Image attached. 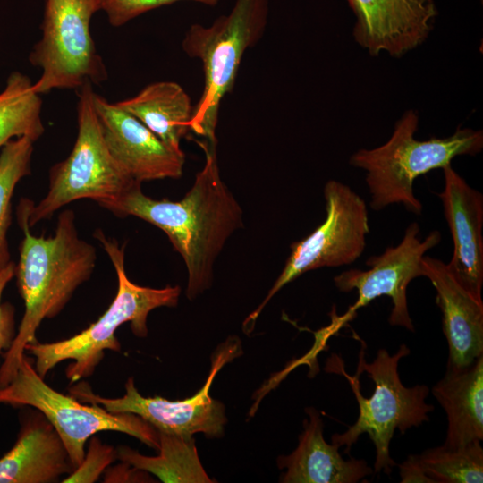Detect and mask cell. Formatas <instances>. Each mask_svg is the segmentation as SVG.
I'll return each mask as SVG.
<instances>
[{
  "instance_id": "6da1fadb",
  "label": "cell",
  "mask_w": 483,
  "mask_h": 483,
  "mask_svg": "<svg viewBox=\"0 0 483 483\" xmlns=\"http://www.w3.org/2000/svg\"><path fill=\"white\" fill-rule=\"evenodd\" d=\"M198 144L205 164L182 199H152L138 184L104 207L120 217L140 218L166 234L186 266V295L191 301L211 286L216 258L243 225L242 209L220 176L216 145L203 140Z\"/></svg>"
},
{
  "instance_id": "7a4b0ae2",
  "label": "cell",
  "mask_w": 483,
  "mask_h": 483,
  "mask_svg": "<svg viewBox=\"0 0 483 483\" xmlns=\"http://www.w3.org/2000/svg\"><path fill=\"white\" fill-rule=\"evenodd\" d=\"M30 202L22 198L17 208L23 239L14 276L24 313L12 345L3 354L0 387L16 375L26 345L37 342L36 333L42 321L56 317L65 308L78 287L89 280L97 262L96 248L79 236L72 209L59 213L54 235L31 233Z\"/></svg>"
},
{
  "instance_id": "3957f363",
  "label": "cell",
  "mask_w": 483,
  "mask_h": 483,
  "mask_svg": "<svg viewBox=\"0 0 483 483\" xmlns=\"http://www.w3.org/2000/svg\"><path fill=\"white\" fill-rule=\"evenodd\" d=\"M94 237L99 241L117 275V292L106 312L89 327L69 338L53 343L34 342L28 343L25 352L35 358V369L41 377L60 362H72L66 368L65 375L71 384L90 377L105 356V351L121 352L115 331L129 322L137 337H146L148 333L147 319L149 312L157 308H173L178 304L181 294L179 285L151 288L138 285L127 276L124 268V247L114 239L107 238L101 230Z\"/></svg>"
},
{
  "instance_id": "277c9868",
  "label": "cell",
  "mask_w": 483,
  "mask_h": 483,
  "mask_svg": "<svg viewBox=\"0 0 483 483\" xmlns=\"http://www.w3.org/2000/svg\"><path fill=\"white\" fill-rule=\"evenodd\" d=\"M419 116L406 111L396 122L389 140L383 145L353 153L351 165L366 171L369 206L376 211L402 204L409 212L420 215L421 202L415 197V179L434 169L451 165L459 156H475L483 148V132L458 127L445 138L419 140L415 138Z\"/></svg>"
},
{
  "instance_id": "5b68a950",
  "label": "cell",
  "mask_w": 483,
  "mask_h": 483,
  "mask_svg": "<svg viewBox=\"0 0 483 483\" xmlns=\"http://www.w3.org/2000/svg\"><path fill=\"white\" fill-rule=\"evenodd\" d=\"M409 353L405 344H401L394 355L379 349L375 360L369 363L362 350L355 376L347 374L335 361L338 373L347 378L353 391L359 415L353 425L342 434H334L331 441L339 447L345 446L343 453H349L360 435L367 433L376 447L374 472L377 474L389 475L395 465L389 453L395 429L404 434L411 428L428 421V413L434 411V406L425 402L428 386L407 387L400 379L398 363Z\"/></svg>"
},
{
  "instance_id": "8992f818",
  "label": "cell",
  "mask_w": 483,
  "mask_h": 483,
  "mask_svg": "<svg viewBox=\"0 0 483 483\" xmlns=\"http://www.w3.org/2000/svg\"><path fill=\"white\" fill-rule=\"evenodd\" d=\"M269 0H235L231 12L211 25L190 26L182 42L184 53L199 59L204 72L200 98L193 106L191 131L216 145V129L223 98L235 84L245 52L263 37Z\"/></svg>"
},
{
  "instance_id": "52a82bcc",
  "label": "cell",
  "mask_w": 483,
  "mask_h": 483,
  "mask_svg": "<svg viewBox=\"0 0 483 483\" xmlns=\"http://www.w3.org/2000/svg\"><path fill=\"white\" fill-rule=\"evenodd\" d=\"M77 93L75 143L70 155L51 167L47 195L37 205L30 202V227L72 201L89 199L104 208L141 184L123 170L106 145L93 105L92 84L85 83Z\"/></svg>"
},
{
  "instance_id": "ba28073f",
  "label": "cell",
  "mask_w": 483,
  "mask_h": 483,
  "mask_svg": "<svg viewBox=\"0 0 483 483\" xmlns=\"http://www.w3.org/2000/svg\"><path fill=\"white\" fill-rule=\"evenodd\" d=\"M0 404L32 407L52 425L76 468L83 460L90 437L102 431L127 434L158 450V431L138 415L110 412L82 402L48 386L24 355L14 377L0 387Z\"/></svg>"
},
{
  "instance_id": "9c48e42d",
  "label": "cell",
  "mask_w": 483,
  "mask_h": 483,
  "mask_svg": "<svg viewBox=\"0 0 483 483\" xmlns=\"http://www.w3.org/2000/svg\"><path fill=\"white\" fill-rule=\"evenodd\" d=\"M98 11L97 0H45L42 38L29 55L30 63L42 71L33 83L37 93L78 89L107 80L90 32L91 18Z\"/></svg>"
},
{
  "instance_id": "30bf717a",
  "label": "cell",
  "mask_w": 483,
  "mask_h": 483,
  "mask_svg": "<svg viewBox=\"0 0 483 483\" xmlns=\"http://www.w3.org/2000/svg\"><path fill=\"white\" fill-rule=\"evenodd\" d=\"M326 219L309 235L291 244L285 265L262 303L244 321L246 333L267 302L284 285L302 274L324 267L351 265L366 248L369 233L368 209L363 199L335 180L324 187Z\"/></svg>"
},
{
  "instance_id": "8fae6325",
  "label": "cell",
  "mask_w": 483,
  "mask_h": 483,
  "mask_svg": "<svg viewBox=\"0 0 483 483\" xmlns=\"http://www.w3.org/2000/svg\"><path fill=\"white\" fill-rule=\"evenodd\" d=\"M241 352V344L236 338H230L219 345L212 356L211 369L204 386L193 396L184 400L142 396L133 377L128 378L125 393L118 398L96 394L86 383H75L69 391L80 402L97 404L107 411L138 415L160 432L182 436L203 433L209 438L221 437L227 422L225 407L210 396L209 389L217 372Z\"/></svg>"
},
{
  "instance_id": "7c38bea8",
  "label": "cell",
  "mask_w": 483,
  "mask_h": 483,
  "mask_svg": "<svg viewBox=\"0 0 483 483\" xmlns=\"http://www.w3.org/2000/svg\"><path fill=\"white\" fill-rule=\"evenodd\" d=\"M419 224L412 222L405 229L398 245L387 247L380 255L368 258L366 265L370 267L369 270L352 268L334 277L339 291L349 292L355 289L358 292V299L350 307L346 318L376 298L386 295L393 303L388 322L414 331L408 309L407 287L411 280L424 276L422 259L426 252L441 241V233L437 230L430 232L423 241L419 238Z\"/></svg>"
},
{
  "instance_id": "4fadbf2b",
  "label": "cell",
  "mask_w": 483,
  "mask_h": 483,
  "mask_svg": "<svg viewBox=\"0 0 483 483\" xmlns=\"http://www.w3.org/2000/svg\"><path fill=\"white\" fill-rule=\"evenodd\" d=\"M93 105L109 152L133 179L142 183L182 176L185 163L183 151L167 147L116 103L94 93Z\"/></svg>"
},
{
  "instance_id": "5bb4252c",
  "label": "cell",
  "mask_w": 483,
  "mask_h": 483,
  "mask_svg": "<svg viewBox=\"0 0 483 483\" xmlns=\"http://www.w3.org/2000/svg\"><path fill=\"white\" fill-rule=\"evenodd\" d=\"M355 41L372 56L401 57L428 38L438 15L434 0H346Z\"/></svg>"
},
{
  "instance_id": "9a60e30c",
  "label": "cell",
  "mask_w": 483,
  "mask_h": 483,
  "mask_svg": "<svg viewBox=\"0 0 483 483\" xmlns=\"http://www.w3.org/2000/svg\"><path fill=\"white\" fill-rule=\"evenodd\" d=\"M445 186L437 193L449 226L453 253L450 270L475 296L483 284V196L450 165L443 168Z\"/></svg>"
},
{
  "instance_id": "2e32d148",
  "label": "cell",
  "mask_w": 483,
  "mask_h": 483,
  "mask_svg": "<svg viewBox=\"0 0 483 483\" xmlns=\"http://www.w3.org/2000/svg\"><path fill=\"white\" fill-rule=\"evenodd\" d=\"M424 276L436 292L447 340V369H462L483 355V302L453 275L447 263L424 256Z\"/></svg>"
},
{
  "instance_id": "e0dca14e",
  "label": "cell",
  "mask_w": 483,
  "mask_h": 483,
  "mask_svg": "<svg viewBox=\"0 0 483 483\" xmlns=\"http://www.w3.org/2000/svg\"><path fill=\"white\" fill-rule=\"evenodd\" d=\"M309 419L303 421L295 450L279 456L277 465L286 471L281 475L284 483H355L373 473L363 459H343L339 446L328 444L323 436L324 423L318 411L305 409Z\"/></svg>"
},
{
  "instance_id": "ac0fdd59",
  "label": "cell",
  "mask_w": 483,
  "mask_h": 483,
  "mask_svg": "<svg viewBox=\"0 0 483 483\" xmlns=\"http://www.w3.org/2000/svg\"><path fill=\"white\" fill-rule=\"evenodd\" d=\"M75 469L52 425L42 415L26 419L0 457V483H52Z\"/></svg>"
},
{
  "instance_id": "d6986e66",
  "label": "cell",
  "mask_w": 483,
  "mask_h": 483,
  "mask_svg": "<svg viewBox=\"0 0 483 483\" xmlns=\"http://www.w3.org/2000/svg\"><path fill=\"white\" fill-rule=\"evenodd\" d=\"M432 394L447 416L444 445L460 446L483 439V355L464 369H447Z\"/></svg>"
},
{
  "instance_id": "ffe728a7",
  "label": "cell",
  "mask_w": 483,
  "mask_h": 483,
  "mask_svg": "<svg viewBox=\"0 0 483 483\" xmlns=\"http://www.w3.org/2000/svg\"><path fill=\"white\" fill-rule=\"evenodd\" d=\"M116 104L140 121L167 147L182 151L180 142L191 131L194 106L180 84L153 82L136 96Z\"/></svg>"
},
{
  "instance_id": "44dd1931",
  "label": "cell",
  "mask_w": 483,
  "mask_h": 483,
  "mask_svg": "<svg viewBox=\"0 0 483 483\" xmlns=\"http://www.w3.org/2000/svg\"><path fill=\"white\" fill-rule=\"evenodd\" d=\"M159 454L145 456L127 446L117 449V459L156 475L163 482L211 483L204 470L192 436L158 431Z\"/></svg>"
},
{
  "instance_id": "7402d4cb",
  "label": "cell",
  "mask_w": 483,
  "mask_h": 483,
  "mask_svg": "<svg viewBox=\"0 0 483 483\" xmlns=\"http://www.w3.org/2000/svg\"><path fill=\"white\" fill-rule=\"evenodd\" d=\"M42 98L30 79L12 72L0 93V148L13 138L28 137L34 142L44 133Z\"/></svg>"
},
{
  "instance_id": "603a6c76",
  "label": "cell",
  "mask_w": 483,
  "mask_h": 483,
  "mask_svg": "<svg viewBox=\"0 0 483 483\" xmlns=\"http://www.w3.org/2000/svg\"><path fill=\"white\" fill-rule=\"evenodd\" d=\"M416 458L434 483L483 482V448L479 440L460 446L429 448Z\"/></svg>"
},
{
  "instance_id": "cb8c5ba5",
  "label": "cell",
  "mask_w": 483,
  "mask_h": 483,
  "mask_svg": "<svg viewBox=\"0 0 483 483\" xmlns=\"http://www.w3.org/2000/svg\"><path fill=\"white\" fill-rule=\"evenodd\" d=\"M34 141L28 137L11 140L0 153V267L11 261L7 233L12 223V198L19 182L31 173Z\"/></svg>"
},
{
  "instance_id": "d4e9b609",
  "label": "cell",
  "mask_w": 483,
  "mask_h": 483,
  "mask_svg": "<svg viewBox=\"0 0 483 483\" xmlns=\"http://www.w3.org/2000/svg\"><path fill=\"white\" fill-rule=\"evenodd\" d=\"M117 459V450L93 436L81 462L67 475L64 483H92L97 481L112 462Z\"/></svg>"
},
{
  "instance_id": "484cf974",
  "label": "cell",
  "mask_w": 483,
  "mask_h": 483,
  "mask_svg": "<svg viewBox=\"0 0 483 483\" xmlns=\"http://www.w3.org/2000/svg\"><path fill=\"white\" fill-rule=\"evenodd\" d=\"M182 1L215 6L220 0H97L99 11L106 14L114 27L123 26L151 10Z\"/></svg>"
},
{
  "instance_id": "4316f807",
  "label": "cell",
  "mask_w": 483,
  "mask_h": 483,
  "mask_svg": "<svg viewBox=\"0 0 483 483\" xmlns=\"http://www.w3.org/2000/svg\"><path fill=\"white\" fill-rule=\"evenodd\" d=\"M15 263L10 261L0 267V356L12 345L15 335L14 307L2 302V296L8 283L14 277ZM1 364V363H0Z\"/></svg>"
},
{
  "instance_id": "83f0119b",
  "label": "cell",
  "mask_w": 483,
  "mask_h": 483,
  "mask_svg": "<svg viewBox=\"0 0 483 483\" xmlns=\"http://www.w3.org/2000/svg\"><path fill=\"white\" fill-rule=\"evenodd\" d=\"M145 471L140 470L127 462L114 467H108L105 471V482H146Z\"/></svg>"
},
{
  "instance_id": "f1b7e54d",
  "label": "cell",
  "mask_w": 483,
  "mask_h": 483,
  "mask_svg": "<svg viewBox=\"0 0 483 483\" xmlns=\"http://www.w3.org/2000/svg\"><path fill=\"white\" fill-rule=\"evenodd\" d=\"M402 483H434L419 466L416 454H411L399 465Z\"/></svg>"
}]
</instances>
